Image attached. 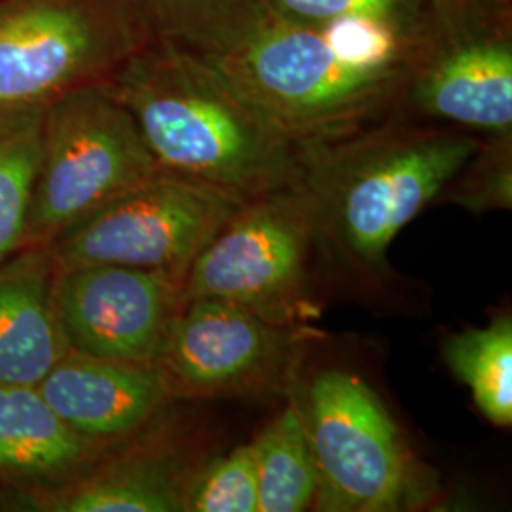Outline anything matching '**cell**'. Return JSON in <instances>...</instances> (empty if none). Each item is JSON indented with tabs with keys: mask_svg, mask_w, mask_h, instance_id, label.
Here are the masks:
<instances>
[{
	"mask_svg": "<svg viewBox=\"0 0 512 512\" xmlns=\"http://www.w3.org/2000/svg\"><path fill=\"white\" fill-rule=\"evenodd\" d=\"M478 145L475 133L403 116L302 145L294 188L308 209L321 279L366 306L397 304L393 241Z\"/></svg>",
	"mask_w": 512,
	"mask_h": 512,
	"instance_id": "6da1fadb",
	"label": "cell"
},
{
	"mask_svg": "<svg viewBox=\"0 0 512 512\" xmlns=\"http://www.w3.org/2000/svg\"><path fill=\"white\" fill-rule=\"evenodd\" d=\"M408 29L378 19L302 21L260 4L198 54L296 143H325L401 116Z\"/></svg>",
	"mask_w": 512,
	"mask_h": 512,
	"instance_id": "7a4b0ae2",
	"label": "cell"
},
{
	"mask_svg": "<svg viewBox=\"0 0 512 512\" xmlns=\"http://www.w3.org/2000/svg\"><path fill=\"white\" fill-rule=\"evenodd\" d=\"M105 84L133 114L162 171L241 200L298 181L302 145L200 55L147 42Z\"/></svg>",
	"mask_w": 512,
	"mask_h": 512,
	"instance_id": "3957f363",
	"label": "cell"
},
{
	"mask_svg": "<svg viewBox=\"0 0 512 512\" xmlns=\"http://www.w3.org/2000/svg\"><path fill=\"white\" fill-rule=\"evenodd\" d=\"M294 391L319 476L315 511H420L439 499L437 475L361 376L323 368Z\"/></svg>",
	"mask_w": 512,
	"mask_h": 512,
	"instance_id": "277c9868",
	"label": "cell"
},
{
	"mask_svg": "<svg viewBox=\"0 0 512 512\" xmlns=\"http://www.w3.org/2000/svg\"><path fill=\"white\" fill-rule=\"evenodd\" d=\"M401 116L512 131V0H427L408 33Z\"/></svg>",
	"mask_w": 512,
	"mask_h": 512,
	"instance_id": "5b68a950",
	"label": "cell"
},
{
	"mask_svg": "<svg viewBox=\"0 0 512 512\" xmlns=\"http://www.w3.org/2000/svg\"><path fill=\"white\" fill-rule=\"evenodd\" d=\"M158 171L133 114L105 82L57 95L44 109L42 156L25 245H48Z\"/></svg>",
	"mask_w": 512,
	"mask_h": 512,
	"instance_id": "8992f818",
	"label": "cell"
},
{
	"mask_svg": "<svg viewBox=\"0 0 512 512\" xmlns=\"http://www.w3.org/2000/svg\"><path fill=\"white\" fill-rule=\"evenodd\" d=\"M315 272L308 209L291 186L239 207L192 260L184 302L211 298L279 325H308L319 315Z\"/></svg>",
	"mask_w": 512,
	"mask_h": 512,
	"instance_id": "52a82bcc",
	"label": "cell"
},
{
	"mask_svg": "<svg viewBox=\"0 0 512 512\" xmlns=\"http://www.w3.org/2000/svg\"><path fill=\"white\" fill-rule=\"evenodd\" d=\"M321 332L279 325L234 304L186 300L171 321L154 365L171 399L289 395Z\"/></svg>",
	"mask_w": 512,
	"mask_h": 512,
	"instance_id": "ba28073f",
	"label": "cell"
},
{
	"mask_svg": "<svg viewBox=\"0 0 512 512\" xmlns=\"http://www.w3.org/2000/svg\"><path fill=\"white\" fill-rule=\"evenodd\" d=\"M145 44L124 0H23L0 12V110L107 82Z\"/></svg>",
	"mask_w": 512,
	"mask_h": 512,
	"instance_id": "9c48e42d",
	"label": "cell"
},
{
	"mask_svg": "<svg viewBox=\"0 0 512 512\" xmlns=\"http://www.w3.org/2000/svg\"><path fill=\"white\" fill-rule=\"evenodd\" d=\"M247 200L158 171L48 243L55 268L112 264L183 277Z\"/></svg>",
	"mask_w": 512,
	"mask_h": 512,
	"instance_id": "30bf717a",
	"label": "cell"
},
{
	"mask_svg": "<svg viewBox=\"0 0 512 512\" xmlns=\"http://www.w3.org/2000/svg\"><path fill=\"white\" fill-rule=\"evenodd\" d=\"M183 277L112 264L55 268L52 304L69 351L154 363L183 308Z\"/></svg>",
	"mask_w": 512,
	"mask_h": 512,
	"instance_id": "8fae6325",
	"label": "cell"
},
{
	"mask_svg": "<svg viewBox=\"0 0 512 512\" xmlns=\"http://www.w3.org/2000/svg\"><path fill=\"white\" fill-rule=\"evenodd\" d=\"M141 433L135 444L97 459L80 475L23 492L10 505L42 512H186L190 488L211 450L186 431Z\"/></svg>",
	"mask_w": 512,
	"mask_h": 512,
	"instance_id": "7c38bea8",
	"label": "cell"
},
{
	"mask_svg": "<svg viewBox=\"0 0 512 512\" xmlns=\"http://www.w3.org/2000/svg\"><path fill=\"white\" fill-rule=\"evenodd\" d=\"M69 427L103 446L128 442L171 403L154 363H128L69 351L38 384Z\"/></svg>",
	"mask_w": 512,
	"mask_h": 512,
	"instance_id": "4fadbf2b",
	"label": "cell"
},
{
	"mask_svg": "<svg viewBox=\"0 0 512 512\" xmlns=\"http://www.w3.org/2000/svg\"><path fill=\"white\" fill-rule=\"evenodd\" d=\"M54 274L44 243L0 262V385H38L69 353L52 304Z\"/></svg>",
	"mask_w": 512,
	"mask_h": 512,
	"instance_id": "5bb4252c",
	"label": "cell"
},
{
	"mask_svg": "<svg viewBox=\"0 0 512 512\" xmlns=\"http://www.w3.org/2000/svg\"><path fill=\"white\" fill-rule=\"evenodd\" d=\"M107 450L61 420L38 385H0V475L52 486L80 475Z\"/></svg>",
	"mask_w": 512,
	"mask_h": 512,
	"instance_id": "9a60e30c",
	"label": "cell"
},
{
	"mask_svg": "<svg viewBox=\"0 0 512 512\" xmlns=\"http://www.w3.org/2000/svg\"><path fill=\"white\" fill-rule=\"evenodd\" d=\"M251 444L255 452L258 512L313 509L319 476L294 389L279 414Z\"/></svg>",
	"mask_w": 512,
	"mask_h": 512,
	"instance_id": "2e32d148",
	"label": "cell"
},
{
	"mask_svg": "<svg viewBox=\"0 0 512 512\" xmlns=\"http://www.w3.org/2000/svg\"><path fill=\"white\" fill-rule=\"evenodd\" d=\"M440 357L471 391L478 412L499 429L512 425V315L499 311L484 327L450 332Z\"/></svg>",
	"mask_w": 512,
	"mask_h": 512,
	"instance_id": "e0dca14e",
	"label": "cell"
},
{
	"mask_svg": "<svg viewBox=\"0 0 512 512\" xmlns=\"http://www.w3.org/2000/svg\"><path fill=\"white\" fill-rule=\"evenodd\" d=\"M46 105L0 110V262L25 247Z\"/></svg>",
	"mask_w": 512,
	"mask_h": 512,
	"instance_id": "ac0fdd59",
	"label": "cell"
},
{
	"mask_svg": "<svg viewBox=\"0 0 512 512\" xmlns=\"http://www.w3.org/2000/svg\"><path fill=\"white\" fill-rule=\"evenodd\" d=\"M147 42L205 54L253 18L260 0H124Z\"/></svg>",
	"mask_w": 512,
	"mask_h": 512,
	"instance_id": "d6986e66",
	"label": "cell"
},
{
	"mask_svg": "<svg viewBox=\"0 0 512 512\" xmlns=\"http://www.w3.org/2000/svg\"><path fill=\"white\" fill-rule=\"evenodd\" d=\"M439 200L473 215L512 207V131L480 137V145L444 186Z\"/></svg>",
	"mask_w": 512,
	"mask_h": 512,
	"instance_id": "ffe728a7",
	"label": "cell"
},
{
	"mask_svg": "<svg viewBox=\"0 0 512 512\" xmlns=\"http://www.w3.org/2000/svg\"><path fill=\"white\" fill-rule=\"evenodd\" d=\"M186 512H258L253 444L213 454L196 476Z\"/></svg>",
	"mask_w": 512,
	"mask_h": 512,
	"instance_id": "44dd1931",
	"label": "cell"
},
{
	"mask_svg": "<svg viewBox=\"0 0 512 512\" xmlns=\"http://www.w3.org/2000/svg\"><path fill=\"white\" fill-rule=\"evenodd\" d=\"M260 4L283 18L302 21L378 19L410 31L427 0H260Z\"/></svg>",
	"mask_w": 512,
	"mask_h": 512,
	"instance_id": "7402d4cb",
	"label": "cell"
}]
</instances>
